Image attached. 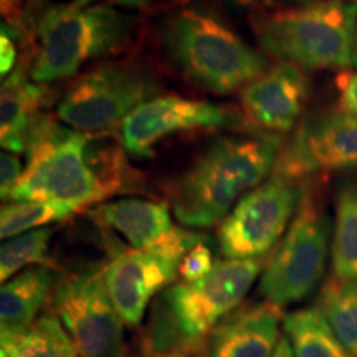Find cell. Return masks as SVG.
I'll return each mask as SVG.
<instances>
[{
    "label": "cell",
    "mask_w": 357,
    "mask_h": 357,
    "mask_svg": "<svg viewBox=\"0 0 357 357\" xmlns=\"http://www.w3.org/2000/svg\"><path fill=\"white\" fill-rule=\"evenodd\" d=\"M86 213L98 225L121 235L132 248L151 247L174 229L171 207L149 199L109 200Z\"/></svg>",
    "instance_id": "ac0fdd59"
},
{
    "label": "cell",
    "mask_w": 357,
    "mask_h": 357,
    "mask_svg": "<svg viewBox=\"0 0 357 357\" xmlns=\"http://www.w3.org/2000/svg\"><path fill=\"white\" fill-rule=\"evenodd\" d=\"M283 318L281 307L270 301L238 306L205 339L202 357H271Z\"/></svg>",
    "instance_id": "9a60e30c"
},
{
    "label": "cell",
    "mask_w": 357,
    "mask_h": 357,
    "mask_svg": "<svg viewBox=\"0 0 357 357\" xmlns=\"http://www.w3.org/2000/svg\"><path fill=\"white\" fill-rule=\"evenodd\" d=\"M83 208L63 202H8L0 212V235L3 240L63 222Z\"/></svg>",
    "instance_id": "7402d4cb"
},
{
    "label": "cell",
    "mask_w": 357,
    "mask_h": 357,
    "mask_svg": "<svg viewBox=\"0 0 357 357\" xmlns=\"http://www.w3.org/2000/svg\"><path fill=\"white\" fill-rule=\"evenodd\" d=\"M333 227L324 205L305 185L287 234L263 268L260 294L283 307L306 300L323 280Z\"/></svg>",
    "instance_id": "52a82bcc"
},
{
    "label": "cell",
    "mask_w": 357,
    "mask_h": 357,
    "mask_svg": "<svg viewBox=\"0 0 357 357\" xmlns=\"http://www.w3.org/2000/svg\"><path fill=\"white\" fill-rule=\"evenodd\" d=\"M283 331L294 357H354L318 306L301 307L284 316Z\"/></svg>",
    "instance_id": "d6986e66"
},
{
    "label": "cell",
    "mask_w": 357,
    "mask_h": 357,
    "mask_svg": "<svg viewBox=\"0 0 357 357\" xmlns=\"http://www.w3.org/2000/svg\"><path fill=\"white\" fill-rule=\"evenodd\" d=\"M271 357H294L293 354V349H291V344H289V341L287 339V336H281L278 346H276V349L273 352V356Z\"/></svg>",
    "instance_id": "f546056e"
},
{
    "label": "cell",
    "mask_w": 357,
    "mask_h": 357,
    "mask_svg": "<svg viewBox=\"0 0 357 357\" xmlns=\"http://www.w3.org/2000/svg\"><path fill=\"white\" fill-rule=\"evenodd\" d=\"M283 2L291 3L294 7H301V6H310V3L319 2V0H283Z\"/></svg>",
    "instance_id": "1f68e13d"
},
{
    "label": "cell",
    "mask_w": 357,
    "mask_h": 357,
    "mask_svg": "<svg viewBox=\"0 0 357 357\" xmlns=\"http://www.w3.org/2000/svg\"><path fill=\"white\" fill-rule=\"evenodd\" d=\"M137 17L111 3L100 6H47L37 15L24 19L32 29L37 50L30 63V77L37 83L73 78L88 61L119 55L132 43Z\"/></svg>",
    "instance_id": "3957f363"
},
{
    "label": "cell",
    "mask_w": 357,
    "mask_h": 357,
    "mask_svg": "<svg viewBox=\"0 0 357 357\" xmlns=\"http://www.w3.org/2000/svg\"><path fill=\"white\" fill-rule=\"evenodd\" d=\"M55 229L30 230L7 238L0 248V280L6 283L20 271L35 265H48V250Z\"/></svg>",
    "instance_id": "cb8c5ba5"
},
{
    "label": "cell",
    "mask_w": 357,
    "mask_h": 357,
    "mask_svg": "<svg viewBox=\"0 0 357 357\" xmlns=\"http://www.w3.org/2000/svg\"><path fill=\"white\" fill-rule=\"evenodd\" d=\"M40 2H48V0H40Z\"/></svg>",
    "instance_id": "d590c367"
},
{
    "label": "cell",
    "mask_w": 357,
    "mask_h": 357,
    "mask_svg": "<svg viewBox=\"0 0 357 357\" xmlns=\"http://www.w3.org/2000/svg\"><path fill=\"white\" fill-rule=\"evenodd\" d=\"M357 167V114L324 111L303 121L283 142L273 176L305 181L321 172Z\"/></svg>",
    "instance_id": "7c38bea8"
},
{
    "label": "cell",
    "mask_w": 357,
    "mask_h": 357,
    "mask_svg": "<svg viewBox=\"0 0 357 357\" xmlns=\"http://www.w3.org/2000/svg\"><path fill=\"white\" fill-rule=\"evenodd\" d=\"M0 357H8V354L6 351H2V352H0Z\"/></svg>",
    "instance_id": "e575fe53"
},
{
    "label": "cell",
    "mask_w": 357,
    "mask_h": 357,
    "mask_svg": "<svg viewBox=\"0 0 357 357\" xmlns=\"http://www.w3.org/2000/svg\"><path fill=\"white\" fill-rule=\"evenodd\" d=\"M231 6L236 8H247V10H253V12H263L268 10V7L273 3V0H229Z\"/></svg>",
    "instance_id": "f1b7e54d"
},
{
    "label": "cell",
    "mask_w": 357,
    "mask_h": 357,
    "mask_svg": "<svg viewBox=\"0 0 357 357\" xmlns=\"http://www.w3.org/2000/svg\"><path fill=\"white\" fill-rule=\"evenodd\" d=\"M352 66H356L357 68V26L354 33V43H352Z\"/></svg>",
    "instance_id": "d6a6232c"
},
{
    "label": "cell",
    "mask_w": 357,
    "mask_h": 357,
    "mask_svg": "<svg viewBox=\"0 0 357 357\" xmlns=\"http://www.w3.org/2000/svg\"><path fill=\"white\" fill-rule=\"evenodd\" d=\"M339 109L357 114V73L342 71L336 77Z\"/></svg>",
    "instance_id": "4316f807"
},
{
    "label": "cell",
    "mask_w": 357,
    "mask_h": 357,
    "mask_svg": "<svg viewBox=\"0 0 357 357\" xmlns=\"http://www.w3.org/2000/svg\"><path fill=\"white\" fill-rule=\"evenodd\" d=\"M56 284L58 273L50 265L26 268L2 284L0 291L2 347L12 346L32 329Z\"/></svg>",
    "instance_id": "2e32d148"
},
{
    "label": "cell",
    "mask_w": 357,
    "mask_h": 357,
    "mask_svg": "<svg viewBox=\"0 0 357 357\" xmlns=\"http://www.w3.org/2000/svg\"><path fill=\"white\" fill-rule=\"evenodd\" d=\"M24 169L25 167H22L19 155L8 153V151H3L0 154V194H2L3 200L8 197L13 187L17 185Z\"/></svg>",
    "instance_id": "484cf974"
},
{
    "label": "cell",
    "mask_w": 357,
    "mask_h": 357,
    "mask_svg": "<svg viewBox=\"0 0 357 357\" xmlns=\"http://www.w3.org/2000/svg\"><path fill=\"white\" fill-rule=\"evenodd\" d=\"M305 185L271 176L250 190L223 218L218 245L227 260H260L287 234L300 207Z\"/></svg>",
    "instance_id": "30bf717a"
},
{
    "label": "cell",
    "mask_w": 357,
    "mask_h": 357,
    "mask_svg": "<svg viewBox=\"0 0 357 357\" xmlns=\"http://www.w3.org/2000/svg\"><path fill=\"white\" fill-rule=\"evenodd\" d=\"M15 58H17V50L15 45H13V40L7 32L0 35V73L6 78L10 71L15 68Z\"/></svg>",
    "instance_id": "83f0119b"
},
{
    "label": "cell",
    "mask_w": 357,
    "mask_h": 357,
    "mask_svg": "<svg viewBox=\"0 0 357 357\" xmlns=\"http://www.w3.org/2000/svg\"><path fill=\"white\" fill-rule=\"evenodd\" d=\"M159 82L146 66L134 61H108L75 79L56 106V118L82 132L121 126L124 119L153 100Z\"/></svg>",
    "instance_id": "ba28073f"
},
{
    "label": "cell",
    "mask_w": 357,
    "mask_h": 357,
    "mask_svg": "<svg viewBox=\"0 0 357 357\" xmlns=\"http://www.w3.org/2000/svg\"><path fill=\"white\" fill-rule=\"evenodd\" d=\"M352 2H357V0H352Z\"/></svg>",
    "instance_id": "8d00e7d4"
},
{
    "label": "cell",
    "mask_w": 357,
    "mask_h": 357,
    "mask_svg": "<svg viewBox=\"0 0 357 357\" xmlns=\"http://www.w3.org/2000/svg\"><path fill=\"white\" fill-rule=\"evenodd\" d=\"M48 100V86L33 82L29 61H19L3 78L0 89V144L3 151H26V137L40 108Z\"/></svg>",
    "instance_id": "e0dca14e"
},
{
    "label": "cell",
    "mask_w": 357,
    "mask_h": 357,
    "mask_svg": "<svg viewBox=\"0 0 357 357\" xmlns=\"http://www.w3.org/2000/svg\"><path fill=\"white\" fill-rule=\"evenodd\" d=\"M276 132L222 136L169 185V207L189 229L222 223L236 202L273 176L283 147Z\"/></svg>",
    "instance_id": "6da1fadb"
},
{
    "label": "cell",
    "mask_w": 357,
    "mask_h": 357,
    "mask_svg": "<svg viewBox=\"0 0 357 357\" xmlns=\"http://www.w3.org/2000/svg\"><path fill=\"white\" fill-rule=\"evenodd\" d=\"M236 121V113L211 101L162 95L142 102L119 126L123 149L134 158H149L154 147L172 134L218 129Z\"/></svg>",
    "instance_id": "4fadbf2b"
},
{
    "label": "cell",
    "mask_w": 357,
    "mask_h": 357,
    "mask_svg": "<svg viewBox=\"0 0 357 357\" xmlns=\"http://www.w3.org/2000/svg\"><path fill=\"white\" fill-rule=\"evenodd\" d=\"M93 2H95V0H73L71 3H75V6H79V7H84V6H91Z\"/></svg>",
    "instance_id": "836d02e7"
},
{
    "label": "cell",
    "mask_w": 357,
    "mask_h": 357,
    "mask_svg": "<svg viewBox=\"0 0 357 357\" xmlns=\"http://www.w3.org/2000/svg\"><path fill=\"white\" fill-rule=\"evenodd\" d=\"M2 351L8 357H79L63 324L52 312L40 316L25 336Z\"/></svg>",
    "instance_id": "603a6c76"
},
{
    "label": "cell",
    "mask_w": 357,
    "mask_h": 357,
    "mask_svg": "<svg viewBox=\"0 0 357 357\" xmlns=\"http://www.w3.org/2000/svg\"><path fill=\"white\" fill-rule=\"evenodd\" d=\"M213 265L215 263H213L212 250L204 242H200L184 257V260L181 263V270H178V276L184 281L199 280L207 275Z\"/></svg>",
    "instance_id": "d4e9b609"
},
{
    "label": "cell",
    "mask_w": 357,
    "mask_h": 357,
    "mask_svg": "<svg viewBox=\"0 0 357 357\" xmlns=\"http://www.w3.org/2000/svg\"><path fill=\"white\" fill-rule=\"evenodd\" d=\"M310 93L311 82L306 71L281 61L242 89V105L255 126L278 134L293 129Z\"/></svg>",
    "instance_id": "5bb4252c"
},
{
    "label": "cell",
    "mask_w": 357,
    "mask_h": 357,
    "mask_svg": "<svg viewBox=\"0 0 357 357\" xmlns=\"http://www.w3.org/2000/svg\"><path fill=\"white\" fill-rule=\"evenodd\" d=\"M144 357H189L181 352H146Z\"/></svg>",
    "instance_id": "4dcf8cb0"
},
{
    "label": "cell",
    "mask_w": 357,
    "mask_h": 357,
    "mask_svg": "<svg viewBox=\"0 0 357 357\" xmlns=\"http://www.w3.org/2000/svg\"><path fill=\"white\" fill-rule=\"evenodd\" d=\"M336 336L357 357V280L326 281L318 305Z\"/></svg>",
    "instance_id": "44dd1931"
},
{
    "label": "cell",
    "mask_w": 357,
    "mask_h": 357,
    "mask_svg": "<svg viewBox=\"0 0 357 357\" xmlns=\"http://www.w3.org/2000/svg\"><path fill=\"white\" fill-rule=\"evenodd\" d=\"M331 261L334 278L357 280V178L337 189Z\"/></svg>",
    "instance_id": "ffe728a7"
},
{
    "label": "cell",
    "mask_w": 357,
    "mask_h": 357,
    "mask_svg": "<svg viewBox=\"0 0 357 357\" xmlns=\"http://www.w3.org/2000/svg\"><path fill=\"white\" fill-rule=\"evenodd\" d=\"M263 268V258L222 260L202 278L176 281L164 289L147 326V352L202 351L212 329L240 306Z\"/></svg>",
    "instance_id": "7a4b0ae2"
},
{
    "label": "cell",
    "mask_w": 357,
    "mask_h": 357,
    "mask_svg": "<svg viewBox=\"0 0 357 357\" xmlns=\"http://www.w3.org/2000/svg\"><path fill=\"white\" fill-rule=\"evenodd\" d=\"M164 47L192 84L215 96L248 86L268 70V60L229 25L197 8L174 12L162 26Z\"/></svg>",
    "instance_id": "277c9868"
},
{
    "label": "cell",
    "mask_w": 357,
    "mask_h": 357,
    "mask_svg": "<svg viewBox=\"0 0 357 357\" xmlns=\"http://www.w3.org/2000/svg\"><path fill=\"white\" fill-rule=\"evenodd\" d=\"M89 134L60 126L40 113L26 137V166L7 202H63L79 208L100 204L116 184L88 166Z\"/></svg>",
    "instance_id": "5b68a950"
},
{
    "label": "cell",
    "mask_w": 357,
    "mask_h": 357,
    "mask_svg": "<svg viewBox=\"0 0 357 357\" xmlns=\"http://www.w3.org/2000/svg\"><path fill=\"white\" fill-rule=\"evenodd\" d=\"M200 242L197 231L174 227L159 242L124 252L105 268L109 296L128 328H136L151 301L176 283L182 260Z\"/></svg>",
    "instance_id": "9c48e42d"
},
{
    "label": "cell",
    "mask_w": 357,
    "mask_h": 357,
    "mask_svg": "<svg viewBox=\"0 0 357 357\" xmlns=\"http://www.w3.org/2000/svg\"><path fill=\"white\" fill-rule=\"evenodd\" d=\"M52 307L79 357H121L126 324L109 296L105 268L58 281Z\"/></svg>",
    "instance_id": "8fae6325"
},
{
    "label": "cell",
    "mask_w": 357,
    "mask_h": 357,
    "mask_svg": "<svg viewBox=\"0 0 357 357\" xmlns=\"http://www.w3.org/2000/svg\"><path fill=\"white\" fill-rule=\"evenodd\" d=\"M356 26L357 2L352 0H319L252 15L263 50L305 71L351 66Z\"/></svg>",
    "instance_id": "8992f818"
}]
</instances>
